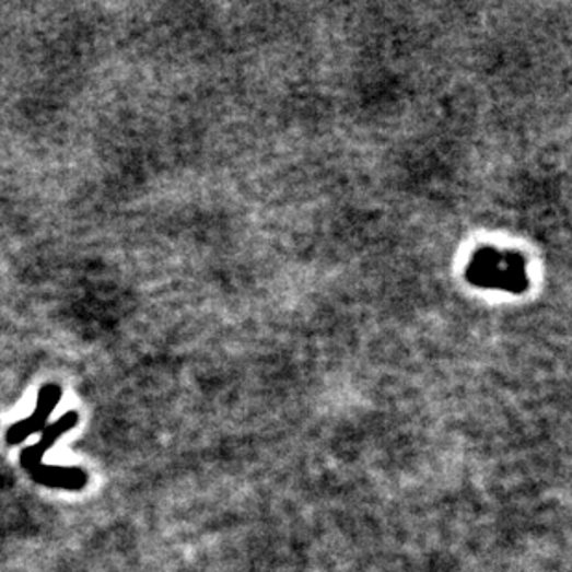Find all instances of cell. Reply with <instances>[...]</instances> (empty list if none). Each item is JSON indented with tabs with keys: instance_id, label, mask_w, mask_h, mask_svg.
<instances>
[{
	"instance_id": "obj_1",
	"label": "cell",
	"mask_w": 572,
	"mask_h": 572,
	"mask_svg": "<svg viewBox=\"0 0 572 572\" xmlns=\"http://www.w3.org/2000/svg\"><path fill=\"white\" fill-rule=\"evenodd\" d=\"M60 400L61 387L58 386V384H45V386L39 389V393H37L36 408L32 411V416L8 428V445H21V443L28 440L31 435L43 432V430L47 428L50 413L55 411Z\"/></svg>"
},
{
	"instance_id": "obj_2",
	"label": "cell",
	"mask_w": 572,
	"mask_h": 572,
	"mask_svg": "<svg viewBox=\"0 0 572 572\" xmlns=\"http://www.w3.org/2000/svg\"><path fill=\"white\" fill-rule=\"evenodd\" d=\"M32 480L50 489L80 491L87 486V472L77 467H56V465L37 464L26 470Z\"/></svg>"
},
{
	"instance_id": "obj_3",
	"label": "cell",
	"mask_w": 572,
	"mask_h": 572,
	"mask_svg": "<svg viewBox=\"0 0 572 572\" xmlns=\"http://www.w3.org/2000/svg\"><path fill=\"white\" fill-rule=\"evenodd\" d=\"M77 424H79V413L67 411L66 416H61L55 424L45 428L42 432V440L37 441L36 445L25 448L21 454L23 469L28 470L34 465L42 464L43 456L52 448L56 441L60 440L61 435H66L67 432H71Z\"/></svg>"
}]
</instances>
